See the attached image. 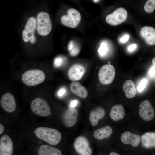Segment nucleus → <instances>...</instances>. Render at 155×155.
<instances>
[{
	"mask_svg": "<svg viewBox=\"0 0 155 155\" xmlns=\"http://www.w3.org/2000/svg\"><path fill=\"white\" fill-rule=\"evenodd\" d=\"M78 101L77 100H74L71 101L70 104V107L71 108H74L78 104Z\"/></svg>",
	"mask_w": 155,
	"mask_h": 155,
	"instance_id": "32",
	"label": "nucleus"
},
{
	"mask_svg": "<svg viewBox=\"0 0 155 155\" xmlns=\"http://www.w3.org/2000/svg\"><path fill=\"white\" fill-rule=\"evenodd\" d=\"M106 115V111L103 108L98 107L92 110L90 112L89 119L93 126H96L99 120L103 119Z\"/></svg>",
	"mask_w": 155,
	"mask_h": 155,
	"instance_id": "17",
	"label": "nucleus"
},
{
	"mask_svg": "<svg viewBox=\"0 0 155 155\" xmlns=\"http://www.w3.org/2000/svg\"><path fill=\"white\" fill-rule=\"evenodd\" d=\"M129 36L128 35H125L122 36L120 39V42L122 43H125L129 40Z\"/></svg>",
	"mask_w": 155,
	"mask_h": 155,
	"instance_id": "30",
	"label": "nucleus"
},
{
	"mask_svg": "<svg viewBox=\"0 0 155 155\" xmlns=\"http://www.w3.org/2000/svg\"><path fill=\"white\" fill-rule=\"evenodd\" d=\"M66 91V89L64 88L60 89L58 92L57 94L58 96L60 97L62 96L65 94Z\"/></svg>",
	"mask_w": 155,
	"mask_h": 155,
	"instance_id": "31",
	"label": "nucleus"
},
{
	"mask_svg": "<svg viewBox=\"0 0 155 155\" xmlns=\"http://www.w3.org/2000/svg\"><path fill=\"white\" fill-rule=\"evenodd\" d=\"M113 129L109 125H106L96 129L94 132V138L98 140H102L109 138L112 134Z\"/></svg>",
	"mask_w": 155,
	"mask_h": 155,
	"instance_id": "21",
	"label": "nucleus"
},
{
	"mask_svg": "<svg viewBox=\"0 0 155 155\" xmlns=\"http://www.w3.org/2000/svg\"><path fill=\"white\" fill-rule=\"evenodd\" d=\"M147 83V80L146 78H144L140 82L137 87V89L139 92H142L145 88Z\"/></svg>",
	"mask_w": 155,
	"mask_h": 155,
	"instance_id": "26",
	"label": "nucleus"
},
{
	"mask_svg": "<svg viewBox=\"0 0 155 155\" xmlns=\"http://www.w3.org/2000/svg\"><path fill=\"white\" fill-rule=\"evenodd\" d=\"M93 1L94 3H97L100 0H93Z\"/></svg>",
	"mask_w": 155,
	"mask_h": 155,
	"instance_id": "38",
	"label": "nucleus"
},
{
	"mask_svg": "<svg viewBox=\"0 0 155 155\" xmlns=\"http://www.w3.org/2000/svg\"><path fill=\"white\" fill-rule=\"evenodd\" d=\"M79 52V48L74 43L73 48L70 51L71 55L73 56H76L78 54Z\"/></svg>",
	"mask_w": 155,
	"mask_h": 155,
	"instance_id": "27",
	"label": "nucleus"
},
{
	"mask_svg": "<svg viewBox=\"0 0 155 155\" xmlns=\"http://www.w3.org/2000/svg\"><path fill=\"white\" fill-rule=\"evenodd\" d=\"M141 144L146 148H155V133L147 132L141 137Z\"/></svg>",
	"mask_w": 155,
	"mask_h": 155,
	"instance_id": "20",
	"label": "nucleus"
},
{
	"mask_svg": "<svg viewBox=\"0 0 155 155\" xmlns=\"http://www.w3.org/2000/svg\"><path fill=\"white\" fill-rule=\"evenodd\" d=\"M84 67L80 64H75L71 66L68 69V78L71 81H76L80 80L85 72Z\"/></svg>",
	"mask_w": 155,
	"mask_h": 155,
	"instance_id": "13",
	"label": "nucleus"
},
{
	"mask_svg": "<svg viewBox=\"0 0 155 155\" xmlns=\"http://www.w3.org/2000/svg\"><path fill=\"white\" fill-rule=\"evenodd\" d=\"M122 88L128 98H133L135 96L137 90L134 83L132 80H129L125 81L123 85Z\"/></svg>",
	"mask_w": 155,
	"mask_h": 155,
	"instance_id": "22",
	"label": "nucleus"
},
{
	"mask_svg": "<svg viewBox=\"0 0 155 155\" xmlns=\"http://www.w3.org/2000/svg\"><path fill=\"white\" fill-rule=\"evenodd\" d=\"M137 47L136 44H134L129 46L127 48L128 50L129 51H132L134 50Z\"/></svg>",
	"mask_w": 155,
	"mask_h": 155,
	"instance_id": "33",
	"label": "nucleus"
},
{
	"mask_svg": "<svg viewBox=\"0 0 155 155\" xmlns=\"http://www.w3.org/2000/svg\"><path fill=\"white\" fill-rule=\"evenodd\" d=\"M152 62L154 66H155V57L152 59Z\"/></svg>",
	"mask_w": 155,
	"mask_h": 155,
	"instance_id": "37",
	"label": "nucleus"
},
{
	"mask_svg": "<svg viewBox=\"0 0 155 155\" xmlns=\"http://www.w3.org/2000/svg\"><path fill=\"white\" fill-rule=\"evenodd\" d=\"M80 13L76 9L71 8L67 11V15L62 16L61 21L64 26L71 28H75L79 24L81 20Z\"/></svg>",
	"mask_w": 155,
	"mask_h": 155,
	"instance_id": "4",
	"label": "nucleus"
},
{
	"mask_svg": "<svg viewBox=\"0 0 155 155\" xmlns=\"http://www.w3.org/2000/svg\"><path fill=\"white\" fill-rule=\"evenodd\" d=\"M0 103L2 108L7 112H13L16 109V104L15 98L9 93H6L3 95Z\"/></svg>",
	"mask_w": 155,
	"mask_h": 155,
	"instance_id": "11",
	"label": "nucleus"
},
{
	"mask_svg": "<svg viewBox=\"0 0 155 155\" xmlns=\"http://www.w3.org/2000/svg\"><path fill=\"white\" fill-rule=\"evenodd\" d=\"M30 108L35 114L41 117H46L51 113L50 106L47 102L41 98H37L31 102Z\"/></svg>",
	"mask_w": 155,
	"mask_h": 155,
	"instance_id": "5",
	"label": "nucleus"
},
{
	"mask_svg": "<svg viewBox=\"0 0 155 155\" xmlns=\"http://www.w3.org/2000/svg\"><path fill=\"white\" fill-rule=\"evenodd\" d=\"M78 115V111L75 108L70 107L67 110L62 117L65 126L68 127L73 126L77 122Z\"/></svg>",
	"mask_w": 155,
	"mask_h": 155,
	"instance_id": "12",
	"label": "nucleus"
},
{
	"mask_svg": "<svg viewBox=\"0 0 155 155\" xmlns=\"http://www.w3.org/2000/svg\"><path fill=\"white\" fill-rule=\"evenodd\" d=\"M63 62V60L62 58L60 57H58L55 59L54 63L55 67H59L61 65Z\"/></svg>",
	"mask_w": 155,
	"mask_h": 155,
	"instance_id": "28",
	"label": "nucleus"
},
{
	"mask_svg": "<svg viewBox=\"0 0 155 155\" xmlns=\"http://www.w3.org/2000/svg\"><path fill=\"white\" fill-rule=\"evenodd\" d=\"M34 133L38 139L51 145L58 144L62 137L61 134L59 131L50 127H38L35 129Z\"/></svg>",
	"mask_w": 155,
	"mask_h": 155,
	"instance_id": "1",
	"label": "nucleus"
},
{
	"mask_svg": "<svg viewBox=\"0 0 155 155\" xmlns=\"http://www.w3.org/2000/svg\"><path fill=\"white\" fill-rule=\"evenodd\" d=\"M37 26L36 20L34 17H31L28 20L25 29L22 32V37L23 41L27 42L29 40L32 43L35 41L34 32Z\"/></svg>",
	"mask_w": 155,
	"mask_h": 155,
	"instance_id": "9",
	"label": "nucleus"
},
{
	"mask_svg": "<svg viewBox=\"0 0 155 155\" xmlns=\"http://www.w3.org/2000/svg\"><path fill=\"white\" fill-rule=\"evenodd\" d=\"M127 17V12L124 8H119L107 16L106 22L112 26H117L125 22Z\"/></svg>",
	"mask_w": 155,
	"mask_h": 155,
	"instance_id": "8",
	"label": "nucleus"
},
{
	"mask_svg": "<svg viewBox=\"0 0 155 155\" xmlns=\"http://www.w3.org/2000/svg\"><path fill=\"white\" fill-rule=\"evenodd\" d=\"M140 34L147 44L150 45L155 44V29L154 28L144 26L141 29Z\"/></svg>",
	"mask_w": 155,
	"mask_h": 155,
	"instance_id": "15",
	"label": "nucleus"
},
{
	"mask_svg": "<svg viewBox=\"0 0 155 155\" xmlns=\"http://www.w3.org/2000/svg\"><path fill=\"white\" fill-rule=\"evenodd\" d=\"M115 71L113 66L109 64H105L100 68L98 78L100 82L104 85L111 84L114 80Z\"/></svg>",
	"mask_w": 155,
	"mask_h": 155,
	"instance_id": "6",
	"label": "nucleus"
},
{
	"mask_svg": "<svg viewBox=\"0 0 155 155\" xmlns=\"http://www.w3.org/2000/svg\"><path fill=\"white\" fill-rule=\"evenodd\" d=\"M74 42L72 41H70L69 43L68 46V49L69 51H70L73 47Z\"/></svg>",
	"mask_w": 155,
	"mask_h": 155,
	"instance_id": "34",
	"label": "nucleus"
},
{
	"mask_svg": "<svg viewBox=\"0 0 155 155\" xmlns=\"http://www.w3.org/2000/svg\"><path fill=\"white\" fill-rule=\"evenodd\" d=\"M45 75L41 70L33 69L24 72L22 76L23 82L28 86H34L43 82L44 80Z\"/></svg>",
	"mask_w": 155,
	"mask_h": 155,
	"instance_id": "2",
	"label": "nucleus"
},
{
	"mask_svg": "<svg viewBox=\"0 0 155 155\" xmlns=\"http://www.w3.org/2000/svg\"><path fill=\"white\" fill-rule=\"evenodd\" d=\"M13 144L11 138L7 135H3L0 139V155H11Z\"/></svg>",
	"mask_w": 155,
	"mask_h": 155,
	"instance_id": "14",
	"label": "nucleus"
},
{
	"mask_svg": "<svg viewBox=\"0 0 155 155\" xmlns=\"http://www.w3.org/2000/svg\"><path fill=\"white\" fill-rule=\"evenodd\" d=\"M141 140L139 135L132 133L128 131L124 132L121 136V140L123 143L131 144L134 147H136L139 145Z\"/></svg>",
	"mask_w": 155,
	"mask_h": 155,
	"instance_id": "16",
	"label": "nucleus"
},
{
	"mask_svg": "<svg viewBox=\"0 0 155 155\" xmlns=\"http://www.w3.org/2000/svg\"><path fill=\"white\" fill-rule=\"evenodd\" d=\"M37 30L39 34L46 36L50 32L52 23L49 14L44 12L39 13L36 18Z\"/></svg>",
	"mask_w": 155,
	"mask_h": 155,
	"instance_id": "3",
	"label": "nucleus"
},
{
	"mask_svg": "<svg viewBox=\"0 0 155 155\" xmlns=\"http://www.w3.org/2000/svg\"><path fill=\"white\" fill-rule=\"evenodd\" d=\"M74 148L76 152L81 155H91L92 150L88 139L83 136L77 137L73 143Z\"/></svg>",
	"mask_w": 155,
	"mask_h": 155,
	"instance_id": "7",
	"label": "nucleus"
},
{
	"mask_svg": "<svg viewBox=\"0 0 155 155\" xmlns=\"http://www.w3.org/2000/svg\"><path fill=\"white\" fill-rule=\"evenodd\" d=\"M71 91L78 97L82 98H86L88 95V92L84 86L79 82L73 81L69 86Z\"/></svg>",
	"mask_w": 155,
	"mask_h": 155,
	"instance_id": "18",
	"label": "nucleus"
},
{
	"mask_svg": "<svg viewBox=\"0 0 155 155\" xmlns=\"http://www.w3.org/2000/svg\"><path fill=\"white\" fill-rule=\"evenodd\" d=\"M144 9L147 13L153 12L155 9V0H147L144 5Z\"/></svg>",
	"mask_w": 155,
	"mask_h": 155,
	"instance_id": "24",
	"label": "nucleus"
},
{
	"mask_svg": "<svg viewBox=\"0 0 155 155\" xmlns=\"http://www.w3.org/2000/svg\"><path fill=\"white\" fill-rule=\"evenodd\" d=\"M125 115L124 107L121 104H116L111 108L109 115L111 119L115 121L122 119Z\"/></svg>",
	"mask_w": 155,
	"mask_h": 155,
	"instance_id": "19",
	"label": "nucleus"
},
{
	"mask_svg": "<svg viewBox=\"0 0 155 155\" xmlns=\"http://www.w3.org/2000/svg\"><path fill=\"white\" fill-rule=\"evenodd\" d=\"M110 155H119L120 154L117 153L115 152H111L110 154Z\"/></svg>",
	"mask_w": 155,
	"mask_h": 155,
	"instance_id": "36",
	"label": "nucleus"
},
{
	"mask_svg": "<svg viewBox=\"0 0 155 155\" xmlns=\"http://www.w3.org/2000/svg\"><path fill=\"white\" fill-rule=\"evenodd\" d=\"M148 74L151 77H154L155 76V66H153L151 67L149 69Z\"/></svg>",
	"mask_w": 155,
	"mask_h": 155,
	"instance_id": "29",
	"label": "nucleus"
},
{
	"mask_svg": "<svg viewBox=\"0 0 155 155\" xmlns=\"http://www.w3.org/2000/svg\"><path fill=\"white\" fill-rule=\"evenodd\" d=\"M139 112L140 117L146 121L152 120L154 117V109L151 103L148 100H145L140 103Z\"/></svg>",
	"mask_w": 155,
	"mask_h": 155,
	"instance_id": "10",
	"label": "nucleus"
},
{
	"mask_svg": "<svg viewBox=\"0 0 155 155\" xmlns=\"http://www.w3.org/2000/svg\"><path fill=\"white\" fill-rule=\"evenodd\" d=\"M38 155H62L61 151L58 148L48 145H42L39 147L38 152Z\"/></svg>",
	"mask_w": 155,
	"mask_h": 155,
	"instance_id": "23",
	"label": "nucleus"
},
{
	"mask_svg": "<svg viewBox=\"0 0 155 155\" xmlns=\"http://www.w3.org/2000/svg\"><path fill=\"white\" fill-rule=\"evenodd\" d=\"M108 51V47L106 44L104 42L101 43L98 50V54L100 56H104L107 53Z\"/></svg>",
	"mask_w": 155,
	"mask_h": 155,
	"instance_id": "25",
	"label": "nucleus"
},
{
	"mask_svg": "<svg viewBox=\"0 0 155 155\" xmlns=\"http://www.w3.org/2000/svg\"><path fill=\"white\" fill-rule=\"evenodd\" d=\"M4 130V126L1 124H0V134L1 135L3 132Z\"/></svg>",
	"mask_w": 155,
	"mask_h": 155,
	"instance_id": "35",
	"label": "nucleus"
}]
</instances>
